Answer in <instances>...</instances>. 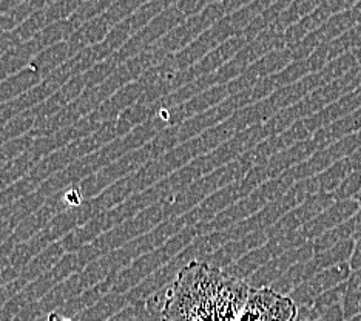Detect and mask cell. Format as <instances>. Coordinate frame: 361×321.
Instances as JSON below:
<instances>
[{"label":"cell","mask_w":361,"mask_h":321,"mask_svg":"<svg viewBox=\"0 0 361 321\" xmlns=\"http://www.w3.org/2000/svg\"><path fill=\"white\" fill-rule=\"evenodd\" d=\"M250 286L206 262L192 261L179 270L167 292L161 318L224 321L240 320Z\"/></svg>","instance_id":"obj_1"},{"label":"cell","mask_w":361,"mask_h":321,"mask_svg":"<svg viewBox=\"0 0 361 321\" xmlns=\"http://www.w3.org/2000/svg\"><path fill=\"white\" fill-rule=\"evenodd\" d=\"M298 317V308L292 298L270 287L252 289L240 315L241 321H290Z\"/></svg>","instance_id":"obj_2"}]
</instances>
